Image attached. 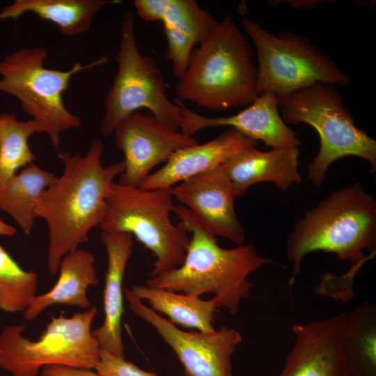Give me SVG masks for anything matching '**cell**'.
Segmentation results:
<instances>
[{"label":"cell","instance_id":"cell-23","mask_svg":"<svg viewBox=\"0 0 376 376\" xmlns=\"http://www.w3.org/2000/svg\"><path fill=\"white\" fill-rule=\"evenodd\" d=\"M343 347L353 373L376 376V307L364 302L347 312Z\"/></svg>","mask_w":376,"mask_h":376},{"label":"cell","instance_id":"cell-12","mask_svg":"<svg viewBox=\"0 0 376 376\" xmlns=\"http://www.w3.org/2000/svg\"><path fill=\"white\" fill-rule=\"evenodd\" d=\"M124 154V171L118 183L140 187L151 171L176 150L198 143L189 134L167 127L152 114L136 111L125 117L113 133Z\"/></svg>","mask_w":376,"mask_h":376},{"label":"cell","instance_id":"cell-11","mask_svg":"<svg viewBox=\"0 0 376 376\" xmlns=\"http://www.w3.org/2000/svg\"><path fill=\"white\" fill-rule=\"evenodd\" d=\"M124 293L130 310L151 325L173 350L185 376H233L231 358L242 337L233 328L212 332L185 331L145 305L129 288Z\"/></svg>","mask_w":376,"mask_h":376},{"label":"cell","instance_id":"cell-18","mask_svg":"<svg viewBox=\"0 0 376 376\" xmlns=\"http://www.w3.org/2000/svg\"><path fill=\"white\" fill-rule=\"evenodd\" d=\"M298 148L260 151L256 146L249 147L221 164L237 197L246 193L253 185L270 182L283 191L293 183H299Z\"/></svg>","mask_w":376,"mask_h":376},{"label":"cell","instance_id":"cell-13","mask_svg":"<svg viewBox=\"0 0 376 376\" xmlns=\"http://www.w3.org/2000/svg\"><path fill=\"white\" fill-rule=\"evenodd\" d=\"M347 312L304 324H293L295 343L278 376H352L343 334Z\"/></svg>","mask_w":376,"mask_h":376},{"label":"cell","instance_id":"cell-3","mask_svg":"<svg viewBox=\"0 0 376 376\" xmlns=\"http://www.w3.org/2000/svg\"><path fill=\"white\" fill-rule=\"evenodd\" d=\"M335 253L362 267L376 253V201L359 182L332 192L299 219L287 240V258L292 263L291 290L303 258L311 252Z\"/></svg>","mask_w":376,"mask_h":376},{"label":"cell","instance_id":"cell-15","mask_svg":"<svg viewBox=\"0 0 376 376\" xmlns=\"http://www.w3.org/2000/svg\"><path fill=\"white\" fill-rule=\"evenodd\" d=\"M279 106L276 96L265 92L258 95L244 110L228 116L206 117L182 107L180 130L192 136L207 127L230 126L272 149L298 148L301 142L283 120Z\"/></svg>","mask_w":376,"mask_h":376},{"label":"cell","instance_id":"cell-29","mask_svg":"<svg viewBox=\"0 0 376 376\" xmlns=\"http://www.w3.org/2000/svg\"><path fill=\"white\" fill-rule=\"evenodd\" d=\"M40 376H101L91 369L69 368L64 366H47L42 369Z\"/></svg>","mask_w":376,"mask_h":376},{"label":"cell","instance_id":"cell-20","mask_svg":"<svg viewBox=\"0 0 376 376\" xmlns=\"http://www.w3.org/2000/svg\"><path fill=\"white\" fill-rule=\"evenodd\" d=\"M118 0H15L0 12V20L17 19L26 13L51 22L65 36L86 33L95 15Z\"/></svg>","mask_w":376,"mask_h":376},{"label":"cell","instance_id":"cell-19","mask_svg":"<svg viewBox=\"0 0 376 376\" xmlns=\"http://www.w3.org/2000/svg\"><path fill=\"white\" fill-rule=\"evenodd\" d=\"M95 262L91 252L80 248L66 254L61 260L56 284L48 292L33 297L23 313L25 319L32 320L56 304L88 308L91 303L87 290L99 282Z\"/></svg>","mask_w":376,"mask_h":376},{"label":"cell","instance_id":"cell-2","mask_svg":"<svg viewBox=\"0 0 376 376\" xmlns=\"http://www.w3.org/2000/svg\"><path fill=\"white\" fill-rule=\"evenodd\" d=\"M178 224L191 235L183 263L146 281V285L196 297L212 294L219 308L235 314L242 300L250 297L249 276L269 263L251 244L221 247L217 237L207 231L185 206L175 205Z\"/></svg>","mask_w":376,"mask_h":376},{"label":"cell","instance_id":"cell-14","mask_svg":"<svg viewBox=\"0 0 376 376\" xmlns=\"http://www.w3.org/2000/svg\"><path fill=\"white\" fill-rule=\"evenodd\" d=\"M173 192L210 233L244 243L245 230L235 209L237 196L221 165L178 183Z\"/></svg>","mask_w":376,"mask_h":376},{"label":"cell","instance_id":"cell-5","mask_svg":"<svg viewBox=\"0 0 376 376\" xmlns=\"http://www.w3.org/2000/svg\"><path fill=\"white\" fill-rule=\"evenodd\" d=\"M281 117L285 123H305L320 137V149L308 165V177L321 186L330 165L346 156L368 161L371 173L376 171V141L359 128L343 97L335 86L315 83L279 100Z\"/></svg>","mask_w":376,"mask_h":376},{"label":"cell","instance_id":"cell-28","mask_svg":"<svg viewBox=\"0 0 376 376\" xmlns=\"http://www.w3.org/2000/svg\"><path fill=\"white\" fill-rule=\"evenodd\" d=\"M101 376H157L141 369L125 358L116 357L101 350L100 360L95 369Z\"/></svg>","mask_w":376,"mask_h":376},{"label":"cell","instance_id":"cell-7","mask_svg":"<svg viewBox=\"0 0 376 376\" xmlns=\"http://www.w3.org/2000/svg\"><path fill=\"white\" fill-rule=\"evenodd\" d=\"M95 306L52 316L36 340L23 336L22 325H8L0 333V368L13 376H38L47 366L95 370L101 349L93 335Z\"/></svg>","mask_w":376,"mask_h":376},{"label":"cell","instance_id":"cell-4","mask_svg":"<svg viewBox=\"0 0 376 376\" xmlns=\"http://www.w3.org/2000/svg\"><path fill=\"white\" fill-rule=\"evenodd\" d=\"M249 38L227 16L194 49L176 92L209 111L249 106L258 96Z\"/></svg>","mask_w":376,"mask_h":376},{"label":"cell","instance_id":"cell-8","mask_svg":"<svg viewBox=\"0 0 376 376\" xmlns=\"http://www.w3.org/2000/svg\"><path fill=\"white\" fill-rule=\"evenodd\" d=\"M173 187L143 189L113 183L102 220V230L128 233L155 257L150 276L180 266L190 237L170 218L174 205Z\"/></svg>","mask_w":376,"mask_h":376},{"label":"cell","instance_id":"cell-30","mask_svg":"<svg viewBox=\"0 0 376 376\" xmlns=\"http://www.w3.org/2000/svg\"><path fill=\"white\" fill-rule=\"evenodd\" d=\"M17 233V230L8 224L0 218V236L11 237Z\"/></svg>","mask_w":376,"mask_h":376},{"label":"cell","instance_id":"cell-27","mask_svg":"<svg viewBox=\"0 0 376 376\" xmlns=\"http://www.w3.org/2000/svg\"><path fill=\"white\" fill-rule=\"evenodd\" d=\"M213 29L203 24L180 26L164 25L167 41L166 56L171 63L173 75L180 78L185 73L194 46Z\"/></svg>","mask_w":376,"mask_h":376},{"label":"cell","instance_id":"cell-31","mask_svg":"<svg viewBox=\"0 0 376 376\" xmlns=\"http://www.w3.org/2000/svg\"><path fill=\"white\" fill-rule=\"evenodd\" d=\"M352 376H361V375H359V374H357V373H353V374H352Z\"/></svg>","mask_w":376,"mask_h":376},{"label":"cell","instance_id":"cell-16","mask_svg":"<svg viewBox=\"0 0 376 376\" xmlns=\"http://www.w3.org/2000/svg\"><path fill=\"white\" fill-rule=\"evenodd\" d=\"M258 143L230 128L204 143L186 146L173 152L165 164L141 184L143 189L173 187L188 178L217 167L232 156Z\"/></svg>","mask_w":376,"mask_h":376},{"label":"cell","instance_id":"cell-1","mask_svg":"<svg viewBox=\"0 0 376 376\" xmlns=\"http://www.w3.org/2000/svg\"><path fill=\"white\" fill-rule=\"evenodd\" d=\"M104 145L94 139L86 153L58 154L63 172L43 192L36 209L49 230L47 267L58 272L61 259L88 241L93 228L99 226L114 178L125 169L124 161L103 166Z\"/></svg>","mask_w":376,"mask_h":376},{"label":"cell","instance_id":"cell-17","mask_svg":"<svg viewBox=\"0 0 376 376\" xmlns=\"http://www.w3.org/2000/svg\"><path fill=\"white\" fill-rule=\"evenodd\" d=\"M101 240L107 255V269L104 290V320L93 330L101 350L125 358L121 321L123 309V281L133 251V237L124 232L102 230Z\"/></svg>","mask_w":376,"mask_h":376},{"label":"cell","instance_id":"cell-21","mask_svg":"<svg viewBox=\"0 0 376 376\" xmlns=\"http://www.w3.org/2000/svg\"><path fill=\"white\" fill-rule=\"evenodd\" d=\"M132 293L146 301L157 313H163L175 325L202 332H212L214 313L220 308L215 297L203 299L186 295L147 285H133Z\"/></svg>","mask_w":376,"mask_h":376},{"label":"cell","instance_id":"cell-22","mask_svg":"<svg viewBox=\"0 0 376 376\" xmlns=\"http://www.w3.org/2000/svg\"><path fill=\"white\" fill-rule=\"evenodd\" d=\"M56 178L53 173L33 162L0 187V209L16 221L24 234L31 233L39 199Z\"/></svg>","mask_w":376,"mask_h":376},{"label":"cell","instance_id":"cell-10","mask_svg":"<svg viewBox=\"0 0 376 376\" xmlns=\"http://www.w3.org/2000/svg\"><path fill=\"white\" fill-rule=\"evenodd\" d=\"M134 26L133 14L125 12L116 56L117 72L104 100L100 124L104 136L112 134L123 119L142 108L171 129H181L182 107L169 99L164 77L155 61L139 52Z\"/></svg>","mask_w":376,"mask_h":376},{"label":"cell","instance_id":"cell-25","mask_svg":"<svg viewBox=\"0 0 376 376\" xmlns=\"http://www.w3.org/2000/svg\"><path fill=\"white\" fill-rule=\"evenodd\" d=\"M38 275L24 270L0 245V310L23 312L37 294Z\"/></svg>","mask_w":376,"mask_h":376},{"label":"cell","instance_id":"cell-9","mask_svg":"<svg viewBox=\"0 0 376 376\" xmlns=\"http://www.w3.org/2000/svg\"><path fill=\"white\" fill-rule=\"evenodd\" d=\"M241 23L256 49L258 95L269 92L279 101L315 83L335 86L351 83L350 76L302 35L289 31L273 34L248 17Z\"/></svg>","mask_w":376,"mask_h":376},{"label":"cell","instance_id":"cell-24","mask_svg":"<svg viewBox=\"0 0 376 376\" xmlns=\"http://www.w3.org/2000/svg\"><path fill=\"white\" fill-rule=\"evenodd\" d=\"M35 133L38 129L32 119L19 120L15 113H0V187L35 160L29 145Z\"/></svg>","mask_w":376,"mask_h":376},{"label":"cell","instance_id":"cell-26","mask_svg":"<svg viewBox=\"0 0 376 376\" xmlns=\"http://www.w3.org/2000/svg\"><path fill=\"white\" fill-rule=\"evenodd\" d=\"M134 5L141 19L149 22L161 21L164 25L198 22L211 15L194 0H135Z\"/></svg>","mask_w":376,"mask_h":376},{"label":"cell","instance_id":"cell-6","mask_svg":"<svg viewBox=\"0 0 376 376\" xmlns=\"http://www.w3.org/2000/svg\"><path fill=\"white\" fill-rule=\"evenodd\" d=\"M48 52L43 47H25L0 61V91L15 97L22 109L58 148L61 134L80 126V118L65 106L63 94L76 74L107 63L102 56L94 61L75 63L68 70L47 68Z\"/></svg>","mask_w":376,"mask_h":376}]
</instances>
